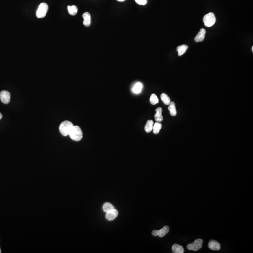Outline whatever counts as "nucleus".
<instances>
[{
	"label": "nucleus",
	"mask_w": 253,
	"mask_h": 253,
	"mask_svg": "<svg viewBox=\"0 0 253 253\" xmlns=\"http://www.w3.org/2000/svg\"><path fill=\"white\" fill-rule=\"evenodd\" d=\"M71 139L75 141H79L81 140L83 134L82 129L78 126H74L69 134Z\"/></svg>",
	"instance_id": "1"
},
{
	"label": "nucleus",
	"mask_w": 253,
	"mask_h": 253,
	"mask_svg": "<svg viewBox=\"0 0 253 253\" xmlns=\"http://www.w3.org/2000/svg\"><path fill=\"white\" fill-rule=\"evenodd\" d=\"M73 124L68 120H65L61 123L60 126V132L63 136L69 135L70 132L73 127Z\"/></svg>",
	"instance_id": "2"
},
{
	"label": "nucleus",
	"mask_w": 253,
	"mask_h": 253,
	"mask_svg": "<svg viewBox=\"0 0 253 253\" xmlns=\"http://www.w3.org/2000/svg\"><path fill=\"white\" fill-rule=\"evenodd\" d=\"M203 21L205 26L210 27L213 26L216 23V18L213 13H209L204 16Z\"/></svg>",
	"instance_id": "3"
},
{
	"label": "nucleus",
	"mask_w": 253,
	"mask_h": 253,
	"mask_svg": "<svg viewBox=\"0 0 253 253\" xmlns=\"http://www.w3.org/2000/svg\"><path fill=\"white\" fill-rule=\"evenodd\" d=\"M49 9V6L46 3H41L38 8L36 12V16L39 18H44L46 15Z\"/></svg>",
	"instance_id": "4"
},
{
	"label": "nucleus",
	"mask_w": 253,
	"mask_h": 253,
	"mask_svg": "<svg viewBox=\"0 0 253 253\" xmlns=\"http://www.w3.org/2000/svg\"><path fill=\"white\" fill-rule=\"evenodd\" d=\"M202 243H203V241L201 239H198L195 240L194 242L193 243L187 245V249L189 250H192L196 251L198 250H200V248H202Z\"/></svg>",
	"instance_id": "5"
},
{
	"label": "nucleus",
	"mask_w": 253,
	"mask_h": 253,
	"mask_svg": "<svg viewBox=\"0 0 253 253\" xmlns=\"http://www.w3.org/2000/svg\"><path fill=\"white\" fill-rule=\"evenodd\" d=\"M169 232L168 226H165L160 230H154L152 232V234L154 236H159V237H163Z\"/></svg>",
	"instance_id": "6"
},
{
	"label": "nucleus",
	"mask_w": 253,
	"mask_h": 253,
	"mask_svg": "<svg viewBox=\"0 0 253 253\" xmlns=\"http://www.w3.org/2000/svg\"><path fill=\"white\" fill-rule=\"evenodd\" d=\"M0 99L4 104H7L10 102V93L7 91H1L0 92Z\"/></svg>",
	"instance_id": "7"
},
{
	"label": "nucleus",
	"mask_w": 253,
	"mask_h": 253,
	"mask_svg": "<svg viewBox=\"0 0 253 253\" xmlns=\"http://www.w3.org/2000/svg\"><path fill=\"white\" fill-rule=\"evenodd\" d=\"M118 215V211L114 209L112 211L107 212V214L105 215V217L107 218V219L109 221H112V220H114L117 217Z\"/></svg>",
	"instance_id": "8"
},
{
	"label": "nucleus",
	"mask_w": 253,
	"mask_h": 253,
	"mask_svg": "<svg viewBox=\"0 0 253 253\" xmlns=\"http://www.w3.org/2000/svg\"><path fill=\"white\" fill-rule=\"evenodd\" d=\"M208 247L212 250H219L221 248L219 243L215 240H211L209 241Z\"/></svg>",
	"instance_id": "9"
},
{
	"label": "nucleus",
	"mask_w": 253,
	"mask_h": 253,
	"mask_svg": "<svg viewBox=\"0 0 253 253\" xmlns=\"http://www.w3.org/2000/svg\"><path fill=\"white\" fill-rule=\"evenodd\" d=\"M206 34V31L204 29L202 28L195 38V41L196 42L204 41Z\"/></svg>",
	"instance_id": "10"
},
{
	"label": "nucleus",
	"mask_w": 253,
	"mask_h": 253,
	"mask_svg": "<svg viewBox=\"0 0 253 253\" xmlns=\"http://www.w3.org/2000/svg\"><path fill=\"white\" fill-rule=\"evenodd\" d=\"M162 113V109L161 107H158L156 109V114L154 116V118L157 122H161L163 120V117Z\"/></svg>",
	"instance_id": "11"
},
{
	"label": "nucleus",
	"mask_w": 253,
	"mask_h": 253,
	"mask_svg": "<svg viewBox=\"0 0 253 253\" xmlns=\"http://www.w3.org/2000/svg\"><path fill=\"white\" fill-rule=\"evenodd\" d=\"M84 20H83V25L86 27L89 26L91 24V16L89 13L88 12L84 13L83 15Z\"/></svg>",
	"instance_id": "12"
},
{
	"label": "nucleus",
	"mask_w": 253,
	"mask_h": 253,
	"mask_svg": "<svg viewBox=\"0 0 253 253\" xmlns=\"http://www.w3.org/2000/svg\"><path fill=\"white\" fill-rule=\"evenodd\" d=\"M172 250L174 253H183L184 252L183 247L178 244H174L172 246Z\"/></svg>",
	"instance_id": "13"
},
{
	"label": "nucleus",
	"mask_w": 253,
	"mask_h": 253,
	"mask_svg": "<svg viewBox=\"0 0 253 253\" xmlns=\"http://www.w3.org/2000/svg\"><path fill=\"white\" fill-rule=\"evenodd\" d=\"M169 105L168 107V110L170 111V114L173 116H176L177 111L175 107V103L174 102H171Z\"/></svg>",
	"instance_id": "14"
},
{
	"label": "nucleus",
	"mask_w": 253,
	"mask_h": 253,
	"mask_svg": "<svg viewBox=\"0 0 253 253\" xmlns=\"http://www.w3.org/2000/svg\"><path fill=\"white\" fill-rule=\"evenodd\" d=\"M154 125V122L152 120H149L147 122L146 124L144 127V129L147 133H150L152 130Z\"/></svg>",
	"instance_id": "15"
},
{
	"label": "nucleus",
	"mask_w": 253,
	"mask_h": 253,
	"mask_svg": "<svg viewBox=\"0 0 253 253\" xmlns=\"http://www.w3.org/2000/svg\"><path fill=\"white\" fill-rule=\"evenodd\" d=\"M143 84L140 82H138L132 88V91L135 94H139L141 92L143 89Z\"/></svg>",
	"instance_id": "16"
},
{
	"label": "nucleus",
	"mask_w": 253,
	"mask_h": 253,
	"mask_svg": "<svg viewBox=\"0 0 253 253\" xmlns=\"http://www.w3.org/2000/svg\"><path fill=\"white\" fill-rule=\"evenodd\" d=\"M188 48H189L188 46L186 45H183L179 46L177 49L179 56H181L184 55L186 52Z\"/></svg>",
	"instance_id": "17"
},
{
	"label": "nucleus",
	"mask_w": 253,
	"mask_h": 253,
	"mask_svg": "<svg viewBox=\"0 0 253 253\" xmlns=\"http://www.w3.org/2000/svg\"><path fill=\"white\" fill-rule=\"evenodd\" d=\"M68 10L69 14L72 16H75L77 13L78 11V8L75 5L73 6H68Z\"/></svg>",
	"instance_id": "18"
},
{
	"label": "nucleus",
	"mask_w": 253,
	"mask_h": 253,
	"mask_svg": "<svg viewBox=\"0 0 253 253\" xmlns=\"http://www.w3.org/2000/svg\"><path fill=\"white\" fill-rule=\"evenodd\" d=\"M160 98L163 103L166 105H169L171 102V100L168 96L165 93H163L160 96Z\"/></svg>",
	"instance_id": "19"
},
{
	"label": "nucleus",
	"mask_w": 253,
	"mask_h": 253,
	"mask_svg": "<svg viewBox=\"0 0 253 253\" xmlns=\"http://www.w3.org/2000/svg\"><path fill=\"white\" fill-rule=\"evenodd\" d=\"M162 126V124L160 122H157L156 123L154 124L152 129L154 134H158L160 131V129H161Z\"/></svg>",
	"instance_id": "20"
},
{
	"label": "nucleus",
	"mask_w": 253,
	"mask_h": 253,
	"mask_svg": "<svg viewBox=\"0 0 253 253\" xmlns=\"http://www.w3.org/2000/svg\"><path fill=\"white\" fill-rule=\"evenodd\" d=\"M114 206H113L112 204L109 203V202H106L104 204L103 206V211H104L105 212H108L110 211H112L113 209H114Z\"/></svg>",
	"instance_id": "21"
},
{
	"label": "nucleus",
	"mask_w": 253,
	"mask_h": 253,
	"mask_svg": "<svg viewBox=\"0 0 253 253\" xmlns=\"http://www.w3.org/2000/svg\"><path fill=\"white\" fill-rule=\"evenodd\" d=\"M150 101L151 104L156 105L157 103H159V99H158L157 96L155 94H152L150 96Z\"/></svg>",
	"instance_id": "22"
},
{
	"label": "nucleus",
	"mask_w": 253,
	"mask_h": 253,
	"mask_svg": "<svg viewBox=\"0 0 253 253\" xmlns=\"http://www.w3.org/2000/svg\"><path fill=\"white\" fill-rule=\"evenodd\" d=\"M136 3L139 5H144L147 3V0H135Z\"/></svg>",
	"instance_id": "23"
},
{
	"label": "nucleus",
	"mask_w": 253,
	"mask_h": 253,
	"mask_svg": "<svg viewBox=\"0 0 253 253\" xmlns=\"http://www.w3.org/2000/svg\"><path fill=\"white\" fill-rule=\"evenodd\" d=\"M3 117V114H1V113H0V120Z\"/></svg>",
	"instance_id": "24"
},
{
	"label": "nucleus",
	"mask_w": 253,
	"mask_h": 253,
	"mask_svg": "<svg viewBox=\"0 0 253 253\" xmlns=\"http://www.w3.org/2000/svg\"><path fill=\"white\" fill-rule=\"evenodd\" d=\"M118 1H120V2H122V1H125V0H117Z\"/></svg>",
	"instance_id": "25"
},
{
	"label": "nucleus",
	"mask_w": 253,
	"mask_h": 253,
	"mask_svg": "<svg viewBox=\"0 0 253 253\" xmlns=\"http://www.w3.org/2000/svg\"><path fill=\"white\" fill-rule=\"evenodd\" d=\"M252 51H253V47H252Z\"/></svg>",
	"instance_id": "26"
},
{
	"label": "nucleus",
	"mask_w": 253,
	"mask_h": 253,
	"mask_svg": "<svg viewBox=\"0 0 253 253\" xmlns=\"http://www.w3.org/2000/svg\"><path fill=\"white\" fill-rule=\"evenodd\" d=\"M1 249H0V253H1Z\"/></svg>",
	"instance_id": "27"
}]
</instances>
